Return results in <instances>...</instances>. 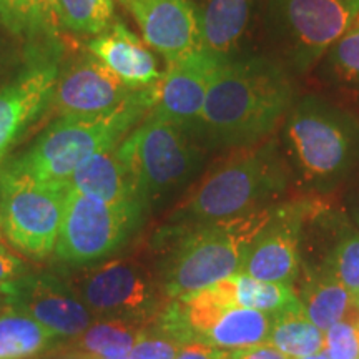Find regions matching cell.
I'll list each match as a JSON object with an SVG mask.
<instances>
[{"label": "cell", "mask_w": 359, "mask_h": 359, "mask_svg": "<svg viewBox=\"0 0 359 359\" xmlns=\"http://www.w3.org/2000/svg\"><path fill=\"white\" fill-rule=\"evenodd\" d=\"M224 349H218L205 343H187L182 344L177 359H222Z\"/></svg>", "instance_id": "33"}, {"label": "cell", "mask_w": 359, "mask_h": 359, "mask_svg": "<svg viewBox=\"0 0 359 359\" xmlns=\"http://www.w3.org/2000/svg\"><path fill=\"white\" fill-rule=\"evenodd\" d=\"M69 185L42 182L7 165L0 170V233L27 257H50L64 219Z\"/></svg>", "instance_id": "7"}, {"label": "cell", "mask_w": 359, "mask_h": 359, "mask_svg": "<svg viewBox=\"0 0 359 359\" xmlns=\"http://www.w3.org/2000/svg\"><path fill=\"white\" fill-rule=\"evenodd\" d=\"M275 205L245 217L182 231H165L173 250L161 275L168 299L196 294L217 283L241 273L255 236L271 218Z\"/></svg>", "instance_id": "4"}, {"label": "cell", "mask_w": 359, "mask_h": 359, "mask_svg": "<svg viewBox=\"0 0 359 359\" xmlns=\"http://www.w3.org/2000/svg\"><path fill=\"white\" fill-rule=\"evenodd\" d=\"M290 182L288 163L275 137L235 148L175 210L163 231L228 222L268 208Z\"/></svg>", "instance_id": "2"}, {"label": "cell", "mask_w": 359, "mask_h": 359, "mask_svg": "<svg viewBox=\"0 0 359 359\" xmlns=\"http://www.w3.org/2000/svg\"><path fill=\"white\" fill-rule=\"evenodd\" d=\"M280 145L291 180L330 191L359 165V118L327 98L298 97L283 120Z\"/></svg>", "instance_id": "3"}, {"label": "cell", "mask_w": 359, "mask_h": 359, "mask_svg": "<svg viewBox=\"0 0 359 359\" xmlns=\"http://www.w3.org/2000/svg\"><path fill=\"white\" fill-rule=\"evenodd\" d=\"M102 359H130V358H128V354H114V356H107Z\"/></svg>", "instance_id": "38"}, {"label": "cell", "mask_w": 359, "mask_h": 359, "mask_svg": "<svg viewBox=\"0 0 359 359\" xmlns=\"http://www.w3.org/2000/svg\"><path fill=\"white\" fill-rule=\"evenodd\" d=\"M299 303L308 320L321 331L330 330L354 308L344 286L325 269H309Z\"/></svg>", "instance_id": "21"}, {"label": "cell", "mask_w": 359, "mask_h": 359, "mask_svg": "<svg viewBox=\"0 0 359 359\" xmlns=\"http://www.w3.org/2000/svg\"><path fill=\"white\" fill-rule=\"evenodd\" d=\"M65 281L88 311L100 318L142 321L154 302L145 268L135 259H111L82 268Z\"/></svg>", "instance_id": "10"}, {"label": "cell", "mask_w": 359, "mask_h": 359, "mask_svg": "<svg viewBox=\"0 0 359 359\" xmlns=\"http://www.w3.org/2000/svg\"><path fill=\"white\" fill-rule=\"evenodd\" d=\"M318 64L327 82L359 92V19L327 48Z\"/></svg>", "instance_id": "26"}, {"label": "cell", "mask_w": 359, "mask_h": 359, "mask_svg": "<svg viewBox=\"0 0 359 359\" xmlns=\"http://www.w3.org/2000/svg\"><path fill=\"white\" fill-rule=\"evenodd\" d=\"M58 336L29 314L7 306L0 309V359H29L43 353Z\"/></svg>", "instance_id": "22"}, {"label": "cell", "mask_w": 359, "mask_h": 359, "mask_svg": "<svg viewBox=\"0 0 359 359\" xmlns=\"http://www.w3.org/2000/svg\"><path fill=\"white\" fill-rule=\"evenodd\" d=\"M226 359H290L285 354L271 348L269 344H259V346L236 349V351L226 353Z\"/></svg>", "instance_id": "34"}, {"label": "cell", "mask_w": 359, "mask_h": 359, "mask_svg": "<svg viewBox=\"0 0 359 359\" xmlns=\"http://www.w3.org/2000/svg\"><path fill=\"white\" fill-rule=\"evenodd\" d=\"M182 343L170 338L167 334H161L158 331L147 333L143 330L140 338L130 349V359H177Z\"/></svg>", "instance_id": "31"}, {"label": "cell", "mask_w": 359, "mask_h": 359, "mask_svg": "<svg viewBox=\"0 0 359 359\" xmlns=\"http://www.w3.org/2000/svg\"><path fill=\"white\" fill-rule=\"evenodd\" d=\"M62 27L75 34L98 35L114 25V0H57Z\"/></svg>", "instance_id": "29"}, {"label": "cell", "mask_w": 359, "mask_h": 359, "mask_svg": "<svg viewBox=\"0 0 359 359\" xmlns=\"http://www.w3.org/2000/svg\"><path fill=\"white\" fill-rule=\"evenodd\" d=\"M298 359H330V356H327V353H326V351H321V353L311 354V356H306V358H298Z\"/></svg>", "instance_id": "36"}, {"label": "cell", "mask_w": 359, "mask_h": 359, "mask_svg": "<svg viewBox=\"0 0 359 359\" xmlns=\"http://www.w3.org/2000/svg\"><path fill=\"white\" fill-rule=\"evenodd\" d=\"M80 356H82V359H102L100 356H97V354H92V353H80Z\"/></svg>", "instance_id": "37"}, {"label": "cell", "mask_w": 359, "mask_h": 359, "mask_svg": "<svg viewBox=\"0 0 359 359\" xmlns=\"http://www.w3.org/2000/svg\"><path fill=\"white\" fill-rule=\"evenodd\" d=\"M75 359H82V356H80V354H79V356H77V358H75Z\"/></svg>", "instance_id": "40"}, {"label": "cell", "mask_w": 359, "mask_h": 359, "mask_svg": "<svg viewBox=\"0 0 359 359\" xmlns=\"http://www.w3.org/2000/svg\"><path fill=\"white\" fill-rule=\"evenodd\" d=\"M135 92L90 53L58 75L50 105L60 118H95L120 109Z\"/></svg>", "instance_id": "13"}, {"label": "cell", "mask_w": 359, "mask_h": 359, "mask_svg": "<svg viewBox=\"0 0 359 359\" xmlns=\"http://www.w3.org/2000/svg\"><path fill=\"white\" fill-rule=\"evenodd\" d=\"M266 344L278 349L286 358L298 359L325 351L326 336L320 327L308 320L299 304L273 314V325Z\"/></svg>", "instance_id": "23"}, {"label": "cell", "mask_w": 359, "mask_h": 359, "mask_svg": "<svg viewBox=\"0 0 359 359\" xmlns=\"http://www.w3.org/2000/svg\"><path fill=\"white\" fill-rule=\"evenodd\" d=\"M116 150L145 208L183 185L201 161V151L191 143L190 133L151 115H147Z\"/></svg>", "instance_id": "8"}, {"label": "cell", "mask_w": 359, "mask_h": 359, "mask_svg": "<svg viewBox=\"0 0 359 359\" xmlns=\"http://www.w3.org/2000/svg\"><path fill=\"white\" fill-rule=\"evenodd\" d=\"M231 278L238 306L257 309V311L268 314H278L302 304L290 285L259 281L257 278L243 275V273H238Z\"/></svg>", "instance_id": "25"}, {"label": "cell", "mask_w": 359, "mask_h": 359, "mask_svg": "<svg viewBox=\"0 0 359 359\" xmlns=\"http://www.w3.org/2000/svg\"><path fill=\"white\" fill-rule=\"evenodd\" d=\"M2 302H4V299H2V294H0V304H2ZM0 309H2V308H0Z\"/></svg>", "instance_id": "39"}, {"label": "cell", "mask_w": 359, "mask_h": 359, "mask_svg": "<svg viewBox=\"0 0 359 359\" xmlns=\"http://www.w3.org/2000/svg\"><path fill=\"white\" fill-rule=\"evenodd\" d=\"M4 304L29 314L58 338H77L92 325V313L60 278L25 275L2 293Z\"/></svg>", "instance_id": "14"}, {"label": "cell", "mask_w": 359, "mask_h": 359, "mask_svg": "<svg viewBox=\"0 0 359 359\" xmlns=\"http://www.w3.org/2000/svg\"><path fill=\"white\" fill-rule=\"evenodd\" d=\"M313 269H325L333 275L348 291L354 306L359 309V231L348 223L341 224L333 250L327 253L320 266Z\"/></svg>", "instance_id": "27"}, {"label": "cell", "mask_w": 359, "mask_h": 359, "mask_svg": "<svg viewBox=\"0 0 359 359\" xmlns=\"http://www.w3.org/2000/svg\"><path fill=\"white\" fill-rule=\"evenodd\" d=\"M296 98L293 74L276 57L223 60L210 83L195 135L233 150L255 145L280 127Z\"/></svg>", "instance_id": "1"}, {"label": "cell", "mask_w": 359, "mask_h": 359, "mask_svg": "<svg viewBox=\"0 0 359 359\" xmlns=\"http://www.w3.org/2000/svg\"><path fill=\"white\" fill-rule=\"evenodd\" d=\"M154 85L138 88L120 109L95 118H60L37 138L13 168L30 177L67 185L83 163L107 148L116 147L150 114Z\"/></svg>", "instance_id": "5"}, {"label": "cell", "mask_w": 359, "mask_h": 359, "mask_svg": "<svg viewBox=\"0 0 359 359\" xmlns=\"http://www.w3.org/2000/svg\"><path fill=\"white\" fill-rule=\"evenodd\" d=\"M151 50L165 62L182 60L200 50V35L190 0H123Z\"/></svg>", "instance_id": "15"}, {"label": "cell", "mask_w": 359, "mask_h": 359, "mask_svg": "<svg viewBox=\"0 0 359 359\" xmlns=\"http://www.w3.org/2000/svg\"><path fill=\"white\" fill-rule=\"evenodd\" d=\"M120 2H123V0H120Z\"/></svg>", "instance_id": "41"}, {"label": "cell", "mask_w": 359, "mask_h": 359, "mask_svg": "<svg viewBox=\"0 0 359 359\" xmlns=\"http://www.w3.org/2000/svg\"><path fill=\"white\" fill-rule=\"evenodd\" d=\"M2 238V233H0V294L11 288L13 283L19 281L22 276H25L27 269L24 259L12 253Z\"/></svg>", "instance_id": "32"}, {"label": "cell", "mask_w": 359, "mask_h": 359, "mask_svg": "<svg viewBox=\"0 0 359 359\" xmlns=\"http://www.w3.org/2000/svg\"><path fill=\"white\" fill-rule=\"evenodd\" d=\"M222 62L200 48L182 60L168 64L154 85V103L148 115L195 135L210 83Z\"/></svg>", "instance_id": "12"}, {"label": "cell", "mask_w": 359, "mask_h": 359, "mask_svg": "<svg viewBox=\"0 0 359 359\" xmlns=\"http://www.w3.org/2000/svg\"><path fill=\"white\" fill-rule=\"evenodd\" d=\"M0 22L25 37H53L62 27L57 0H0Z\"/></svg>", "instance_id": "24"}, {"label": "cell", "mask_w": 359, "mask_h": 359, "mask_svg": "<svg viewBox=\"0 0 359 359\" xmlns=\"http://www.w3.org/2000/svg\"><path fill=\"white\" fill-rule=\"evenodd\" d=\"M143 333L137 323L125 320H103L92 323L77 336L75 346L79 351L107 356L111 353H130V349Z\"/></svg>", "instance_id": "28"}, {"label": "cell", "mask_w": 359, "mask_h": 359, "mask_svg": "<svg viewBox=\"0 0 359 359\" xmlns=\"http://www.w3.org/2000/svg\"><path fill=\"white\" fill-rule=\"evenodd\" d=\"M87 48L130 88L151 87L161 77L151 48L120 20L88 40Z\"/></svg>", "instance_id": "18"}, {"label": "cell", "mask_w": 359, "mask_h": 359, "mask_svg": "<svg viewBox=\"0 0 359 359\" xmlns=\"http://www.w3.org/2000/svg\"><path fill=\"white\" fill-rule=\"evenodd\" d=\"M143 213L145 206L138 201L105 203L70 188L53 250L55 258L87 263L114 253L140 226Z\"/></svg>", "instance_id": "9"}, {"label": "cell", "mask_w": 359, "mask_h": 359, "mask_svg": "<svg viewBox=\"0 0 359 359\" xmlns=\"http://www.w3.org/2000/svg\"><path fill=\"white\" fill-rule=\"evenodd\" d=\"M278 60L306 74L359 19V0H263Z\"/></svg>", "instance_id": "6"}, {"label": "cell", "mask_w": 359, "mask_h": 359, "mask_svg": "<svg viewBox=\"0 0 359 359\" xmlns=\"http://www.w3.org/2000/svg\"><path fill=\"white\" fill-rule=\"evenodd\" d=\"M57 80L55 62L39 58L12 83L0 88V160L15 138L50 105Z\"/></svg>", "instance_id": "16"}, {"label": "cell", "mask_w": 359, "mask_h": 359, "mask_svg": "<svg viewBox=\"0 0 359 359\" xmlns=\"http://www.w3.org/2000/svg\"><path fill=\"white\" fill-rule=\"evenodd\" d=\"M349 215H351L354 223L359 226V183L358 187L354 188L351 196H349Z\"/></svg>", "instance_id": "35"}, {"label": "cell", "mask_w": 359, "mask_h": 359, "mask_svg": "<svg viewBox=\"0 0 359 359\" xmlns=\"http://www.w3.org/2000/svg\"><path fill=\"white\" fill-rule=\"evenodd\" d=\"M118 145L107 148L92 156L72 175L67 185L72 190H77L105 203H128V201L140 203L132 175L116 150Z\"/></svg>", "instance_id": "19"}, {"label": "cell", "mask_w": 359, "mask_h": 359, "mask_svg": "<svg viewBox=\"0 0 359 359\" xmlns=\"http://www.w3.org/2000/svg\"><path fill=\"white\" fill-rule=\"evenodd\" d=\"M273 314L243 306H230L205 336L203 343L218 349H246L266 344Z\"/></svg>", "instance_id": "20"}, {"label": "cell", "mask_w": 359, "mask_h": 359, "mask_svg": "<svg viewBox=\"0 0 359 359\" xmlns=\"http://www.w3.org/2000/svg\"><path fill=\"white\" fill-rule=\"evenodd\" d=\"M198 25L200 48L219 60L241 57L262 0H190Z\"/></svg>", "instance_id": "17"}, {"label": "cell", "mask_w": 359, "mask_h": 359, "mask_svg": "<svg viewBox=\"0 0 359 359\" xmlns=\"http://www.w3.org/2000/svg\"><path fill=\"white\" fill-rule=\"evenodd\" d=\"M313 200L275 205L271 218L251 241L241 273L259 281L291 285L302 268V235Z\"/></svg>", "instance_id": "11"}, {"label": "cell", "mask_w": 359, "mask_h": 359, "mask_svg": "<svg viewBox=\"0 0 359 359\" xmlns=\"http://www.w3.org/2000/svg\"><path fill=\"white\" fill-rule=\"evenodd\" d=\"M325 351L330 359H359V309L327 330Z\"/></svg>", "instance_id": "30"}]
</instances>
